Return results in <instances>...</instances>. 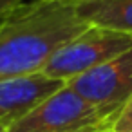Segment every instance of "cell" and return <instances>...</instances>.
Here are the masks:
<instances>
[{"instance_id":"1","label":"cell","mask_w":132,"mask_h":132,"mask_svg":"<svg viewBox=\"0 0 132 132\" xmlns=\"http://www.w3.org/2000/svg\"><path fill=\"white\" fill-rule=\"evenodd\" d=\"M85 27L74 6L26 0L0 20V78L42 72L51 56Z\"/></svg>"},{"instance_id":"2","label":"cell","mask_w":132,"mask_h":132,"mask_svg":"<svg viewBox=\"0 0 132 132\" xmlns=\"http://www.w3.org/2000/svg\"><path fill=\"white\" fill-rule=\"evenodd\" d=\"M110 123L112 116L63 83L33 110L15 121L7 132H85L110 127Z\"/></svg>"},{"instance_id":"3","label":"cell","mask_w":132,"mask_h":132,"mask_svg":"<svg viewBox=\"0 0 132 132\" xmlns=\"http://www.w3.org/2000/svg\"><path fill=\"white\" fill-rule=\"evenodd\" d=\"M130 47V35L100 26H87L51 56L42 72L53 80L67 83L110 62Z\"/></svg>"},{"instance_id":"4","label":"cell","mask_w":132,"mask_h":132,"mask_svg":"<svg viewBox=\"0 0 132 132\" xmlns=\"http://www.w3.org/2000/svg\"><path fill=\"white\" fill-rule=\"evenodd\" d=\"M89 103L116 116V112L132 96V47L110 62L67 81Z\"/></svg>"},{"instance_id":"5","label":"cell","mask_w":132,"mask_h":132,"mask_svg":"<svg viewBox=\"0 0 132 132\" xmlns=\"http://www.w3.org/2000/svg\"><path fill=\"white\" fill-rule=\"evenodd\" d=\"M62 85L44 72L0 78V123L9 128Z\"/></svg>"},{"instance_id":"6","label":"cell","mask_w":132,"mask_h":132,"mask_svg":"<svg viewBox=\"0 0 132 132\" xmlns=\"http://www.w3.org/2000/svg\"><path fill=\"white\" fill-rule=\"evenodd\" d=\"M74 9L87 26H100L132 36V0H81Z\"/></svg>"},{"instance_id":"7","label":"cell","mask_w":132,"mask_h":132,"mask_svg":"<svg viewBox=\"0 0 132 132\" xmlns=\"http://www.w3.org/2000/svg\"><path fill=\"white\" fill-rule=\"evenodd\" d=\"M110 130L112 132H132V96L116 112L110 123Z\"/></svg>"},{"instance_id":"8","label":"cell","mask_w":132,"mask_h":132,"mask_svg":"<svg viewBox=\"0 0 132 132\" xmlns=\"http://www.w3.org/2000/svg\"><path fill=\"white\" fill-rule=\"evenodd\" d=\"M26 0H0V20L6 15H9L15 7H18L20 4H24Z\"/></svg>"},{"instance_id":"9","label":"cell","mask_w":132,"mask_h":132,"mask_svg":"<svg viewBox=\"0 0 132 132\" xmlns=\"http://www.w3.org/2000/svg\"><path fill=\"white\" fill-rule=\"evenodd\" d=\"M53 2H62V4H67V6H78L81 0H53Z\"/></svg>"},{"instance_id":"10","label":"cell","mask_w":132,"mask_h":132,"mask_svg":"<svg viewBox=\"0 0 132 132\" xmlns=\"http://www.w3.org/2000/svg\"><path fill=\"white\" fill-rule=\"evenodd\" d=\"M85 132H112L110 127H103V128H96V130H85Z\"/></svg>"},{"instance_id":"11","label":"cell","mask_w":132,"mask_h":132,"mask_svg":"<svg viewBox=\"0 0 132 132\" xmlns=\"http://www.w3.org/2000/svg\"><path fill=\"white\" fill-rule=\"evenodd\" d=\"M0 132H7V127H4L2 123H0Z\"/></svg>"}]
</instances>
